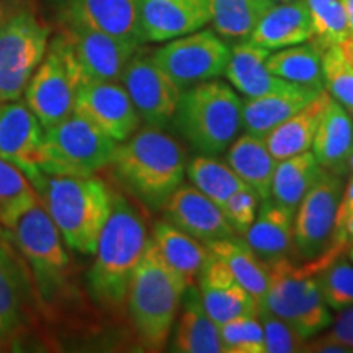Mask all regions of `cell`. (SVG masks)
Segmentation results:
<instances>
[{
    "mask_svg": "<svg viewBox=\"0 0 353 353\" xmlns=\"http://www.w3.org/2000/svg\"><path fill=\"white\" fill-rule=\"evenodd\" d=\"M57 39L79 87L90 81L120 82L125 65L139 48L130 39L81 23H61Z\"/></svg>",
    "mask_w": 353,
    "mask_h": 353,
    "instance_id": "30bf717a",
    "label": "cell"
},
{
    "mask_svg": "<svg viewBox=\"0 0 353 353\" xmlns=\"http://www.w3.org/2000/svg\"><path fill=\"white\" fill-rule=\"evenodd\" d=\"M210 0H139L143 43H162L210 23Z\"/></svg>",
    "mask_w": 353,
    "mask_h": 353,
    "instance_id": "ffe728a7",
    "label": "cell"
},
{
    "mask_svg": "<svg viewBox=\"0 0 353 353\" xmlns=\"http://www.w3.org/2000/svg\"><path fill=\"white\" fill-rule=\"evenodd\" d=\"M327 306L342 311L353 306V267L348 263L329 265L316 275Z\"/></svg>",
    "mask_w": 353,
    "mask_h": 353,
    "instance_id": "60d3db41",
    "label": "cell"
},
{
    "mask_svg": "<svg viewBox=\"0 0 353 353\" xmlns=\"http://www.w3.org/2000/svg\"><path fill=\"white\" fill-rule=\"evenodd\" d=\"M259 319L263 329L265 353H296L304 352L306 339L293 325L260 306Z\"/></svg>",
    "mask_w": 353,
    "mask_h": 353,
    "instance_id": "ab89813d",
    "label": "cell"
},
{
    "mask_svg": "<svg viewBox=\"0 0 353 353\" xmlns=\"http://www.w3.org/2000/svg\"><path fill=\"white\" fill-rule=\"evenodd\" d=\"M6 231L32 270L41 307L52 309L65 301L70 291V259L63 236L41 203Z\"/></svg>",
    "mask_w": 353,
    "mask_h": 353,
    "instance_id": "8992f818",
    "label": "cell"
},
{
    "mask_svg": "<svg viewBox=\"0 0 353 353\" xmlns=\"http://www.w3.org/2000/svg\"><path fill=\"white\" fill-rule=\"evenodd\" d=\"M260 198L252 188L237 190L228 198L226 203L221 206L224 218L231 224V228L236 231L237 236H245L249 228L252 226L255 216L259 211Z\"/></svg>",
    "mask_w": 353,
    "mask_h": 353,
    "instance_id": "b9f144b4",
    "label": "cell"
},
{
    "mask_svg": "<svg viewBox=\"0 0 353 353\" xmlns=\"http://www.w3.org/2000/svg\"><path fill=\"white\" fill-rule=\"evenodd\" d=\"M304 352H319V353H350L352 350L342 343L330 341L327 335L317 339L314 342H309L304 345Z\"/></svg>",
    "mask_w": 353,
    "mask_h": 353,
    "instance_id": "ee69618b",
    "label": "cell"
},
{
    "mask_svg": "<svg viewBox=\"0 0 353 353\" xmlns=\"http://www.w3.org/2000/svg\"><path fill=\"white\" fill-rule=\"evenodd\" d=\"M329 101L330 95L324 88V90L319 92V95L314 100L309 101L306 107H303L299 112L291 114L288 120H285L281 125L273 128L265 136L263 139L267 143L268 151L272 152V156L276 161H283V159L296 156V154H301L311 149L321 117Z\"/></svg>",
    "mask_w": 353,
    "mask_h": 353,
    "instance_id": "83f0119b",
    "label": "cell"
},
{
    "mask_svg": "<svg viewBox=\"0 0 353 353\" xmlns=\"http://www.w3.org/2000/svg\"><path fill=\"white\" fill-rule=\"evenodd\" d=\"M343 52V56L347 57V61L353 65V34H348V37L343 39V41L339 44Z\"/></svg>",
    "mask_w": 353,
    "mask_h": 353,
    "instance_id": "bcb514c9",
    "label": "cell"
},
{
    "mask_svg": "<svg viewBox=\"0 0 353 353\" xmlns=\"http://www.w3.org/2000/svg\"><path fill=\"white\" fill-rule=\"evenodd\" d=\"M325 335L330 341L342 343L353 352V306L342 309V312L335 319L334 327Z\"/></svg>",
    "mask_w": 353,
    "mask_h": 353,
    "instance_id": "7bdbcfd3",
    "label": "cell"
},
{
    "mask_svg": "<svg viewBox=\"0 0 353 353\" xmlns=\"http://www.w3.org/2000/svg\"><path fill=\"white\" fill-rule=\"evenodd\" d=\"M353 208V179L348 182L345 192L342 193L341 205H339V211H347Z\"/></svg>",
    "mask_w": 353,
    "mask_h": 353,
    "instance_id": "f6af8a7d",
    "label": "cell"
},
{
    "mask_svg": "<svg viewBox=\"0 0 353 353\" xmlns=\"http://www.w3.org/2000/svg\"><path fill=\"white\" fill-rule=\"evenodd\" d=\"M322 90L293 83L285 90L242 101V128L249 134L265 138L273 128L288 120L312 101Z\"/></svg>",
    "mask_w": 353,
    "mask_h": 353,
    "instance_id": "603a6c76",
    "label": "cell"
},
{
    "mask_svg": "<svg viewBox=\"0 0 353 353\" xmlns=\"http://www.w3.org/2000/svg\"><path fill=\"white\" fill-rule=\"evenodd\" d=\"M74 113L85 118L117 143H123L134 134L141 123L130 95L118 82L90 81L82 83L76 94Z\"/></svg>",
    "mask_w": 353,
    "mask_h": 353,
    "instance_id": "2e32d148",
    "label": "cell"
},
{
    "mask_svg": "<svg viewBox=\"0 0 353 353\" xmlns=\"http://www.w3.org/2000/svg\"><path fill=\"white\" fill-rule=\"evenodd\" d=\"M12 345H13V342L10 341V339H7L6 335L0 334V352H7Z\"/></svg>",
    "mask_w": 353,
    "mask_h": 353,
    "instance_id": "c3c4849f",
    "label": "cell"
},
{
    "mask_svg": "<svg viewBox=\"0 0 353 353\" xmlns=\"http://www.w3.org/2000/svg\"><path fill=\"white\" fill-rule=\"evenodd\" d=\"M44 128L25 101H0V157L37 182Z\"/></svg>",
    "mask_w": 353,
    "mask_h": 353,
    "instance_id": "e0dca14e",
    "label": "cell"
},
{
    "mask_svg": "<svg viewBox=\"0 0 353 353\" xmlns=\"http://www.w3.org/2000/svg\"><path fill=\"white\" fill-rule=\"evenodd\" d=\"M175 118L196 151L214 156L231 145L242 128V101L224 82L206 81L182 92Z\"/></svg>",
    "mask_w": 353,
    "mask_h": 353,
    "instance_id": "52a82bcc",
    "label": "cell"
},
{
    "mask_svg": "<svg viewBox=\"0 0 353 353\" xmlns=\"http://www.w3.org/2000/svg\"><path fill=\"white\" fill-rule=\"evenodd\" d=\"M33 187L65 245L79 254H94L112 211L113 192L107 183L95 175L41 172Z\"/></svg>",
    "mask_w": 353,
    "mask_h": 353,
    "instance_id": "7a4b0ae2",
    "label": "cell"
},
{
    "mask_svg": "<svg viewBox=\"0 0 353 353\" xmlns=\"http://www.w3.org/2000/svg\"><path fill=\"white\" fill-rule=\"evenodd\" d=\"M343 10L347 13L348 28H350V34H353V0H341Z\"/></svg>",
    "mask_w": 353,
    "mask_h": 353,
    "instance_id": "7dc6e473",
    "label": "cell"
},
{
    "mask_svg": "<svg viewBox=\"0 0 353 353\" xmlns=\"http://www.w3.org/2000/svg\"><path fill=\"white\" fill-rule=\"evenodd\" d=\"M342 247L345 245L334 244L332 249L329 247V254L309 260L303 267H294L286 257L268 263L270 281L260 306L293 325L304 339L329 327L332 317L316 275L329 267Z\"/></svg>",
    "mask_w": 353,
    "mask_h": 353,
    "instance_id": "5b68a950",
    "label": "cell"
},
{
    "mask_svg": "<svg viewBox=\"0 0 353 353\" xmlns=\"http://www.w3.org/2000/svg\"><path fill=\"white\" fill-rule=\"evenodd\" d=\"M38 203L37 190L23 172L0 157V226L12 229Z\"/></svg>",
    "mask_w": 353,
    "mask_h": 353,
    "instance_id": "e575fe53",
    "label": "cell"
},
{
    "mask_svg": "<svg viewBox=\"0 0 353 353\" xmlns=\"http://www.w3.org/2000/svg\"><path fill=\"white\" fill-rule=\"evenodd\" d=\"M51 30L28 6L8 7L0 23V101L20 100L50 46Z\"/></svg>",
    "mask_w": 353,
    "mask_h": 353,
    "instance_id": "ba28073f",
    "label": "cell"
},
{
    "mask_svg": "<svg viewBox=\"0 0 353 353\" xmlns=\"http://www.w3.org/2000/svg\"><path fill=\"white\" fill-rule=\"evenodd\" d=\"M196 281L203 306L218 325L242 316L259 317L260 303L234 278L228 265L210 250Z\"/></svg>",
    "mask_w": 353,
    "mask_h": 353,
    "instance_id": "ac0fdd59",
    "label": "cell"
},
{
    "mask_svg": "<svg viewBox=\"0 0 353 353\" xmlns=\"http://www.w3.org/2000/svg\"><path fill=\"white\" fill-rule=\"evenodd\" d=\"M154 61L180 90L226 72L231 48L211 30L183 34L152 52Z\"/></svg>",
    "mask_w": 353,
    "mask_h": 353,
    "instance_id": "8fae6325",
    "label": "cell"
},
{
    "mask_svg": "<svg viewBox=\"0 0 353 353\" xmlns=\"http://www.w3.org/2000/svg\"><path fill=\"white\" fill-rule=\"evenodd\" d=\"M120 82L148 126L161 128L175 117L182 90L156 64L152 52L138 48L125 65Z\"/></svg>",
    "mask_w": 353,
    "mask_h": 353,
    "instance_id": "9a60e30c",
    "label": "cell"
},
{
    "mask_svg": "<svg viewBox=\"0 0 353 353\" xmlns=\"http://www.w3.org/2000/svg\"><path fill=\"white\" fill-rule=\"evenodd\" d=\"M162 210L165 221L196 241L205 242V245L213 241L237 236L219 206L203 195L196 187L180 185L167 198Z\"/></svg>",
    "mask_w": 353,
    "mask_h": 353,
    "instance_id": "d6986e66",
    "label": "cell"
},
{
    "mask_svg": "<svg viewBox=\"0 0 353 353\" xmlns=\"http://www.w3.org/2000/svg\"><path fill=\"white\" fill-rule=\"evenodd\" d=\"M206 247L210 252L218 255L228 265L234 278L259 303H262L268 290L270 272H268V265L250 249V245L245 241L239 239V236H234L228 239L213 241L206 244Z\"/></svg>",
    "mask_w": 353,
    "mask_h": 353,
    "instance_id": "4dcf8cb0",
    "label": "cell"
},
{
    "mask_svg": "<svg viewBox=\"0 0 353 353\" xmlns=\"http://www.w3.org/2000/svg\"><path fill=\"white\" fill-rule=\"evenodd\" d=\"M223 352L265 353L263 329L259 317L242 316L219 325Z\"/></svg>",
    "mask_w": 353,
    "mask_h": 353,
    "instance_id": "f35d334b",
    "label": "cell"
},
{
    "mask_svg": "<svg viewBox=\"0 0 353 353\" xmlns=\"http://www.w3.org/2000/svg\"><path fill=\"white\" fill-rule=\"evenodd\" d=\"M61 23H81L143 44L139 0H56Z\"/></svg>",
    "mask_w": 353,
    "mask_h": 353,
    "instance_id": "44dd1931",
    "label": "cell"
},
{
    "mask_svg": "<svg viewBox=\"0 0 353 353\" xmlns=\"http://www.w3.org/2000/svg\"><path fill=\"white\" fill-rule=\"evenodd\" d=\"M275 2H291V0H275Z\"/></svg>",
    "mask_w": 353,
    "mask_h": 353,
    "instance_id": "816d5d0a",
    "label": "cell"
},
{
    "mask_svg": "<svg viewBox=\"0 0 353 353\" xmlns=\"http://www.w3.org/2000/svg\"><path fill=\"white\" fill-rule=\"evenodd\" d=\"M118 143L72 113L44 130L39 169L54 175H95L112 162Z\"/></svg>",
    "mask_w": 353,
    "mask_h": 353,
    "instance_id": "9c48e42d",
    "label": "cell"
},
{
    "mask_svg": "<svg viewBox=\"0 0 353 353\" xmlns=\"http://www.w3.org/2000/svg\"><path fill=\"white\" fill-rule=\"evenodd\" d=\"M275 0H210L214 33L226 39H247Z\"/></svg>",
    "mask_w": 353,
    "mask_h": 353,
    "instance_id": "836d02e7",
    "label": "cell"
},
{
    "mask_svg": "<svg viewBox=\"0 0 353 353\" xmlns=\"http://www.w3.org/2000/svg\"><path fill=\"white\" fill-rule=\"evenodd\" d=\"M148 244V229L141 211L126 196L113 193L112 211L101 229L95 262L88 272V291L108 312H120L128 288Z\"/></svg>",
    "mask_w": 353,
    "mask_h": 353,
    "instance_id": "6da1fadb",
    "label": "cell"
},
{
    "mask_svg": "<svg viewBox=\"0 0 353 353\" xmlns=\"http://www.w3.org/2000/svg\"><path fill=\"white\" fill-rule=\"evenodd\" d=\"M226 164L260 200L272 198V180L278 161L268 151L263 138L245 132L228 148Z\"/></svg>",
    "mask_w": 353,
    "mask_h": 353,
    "instance_id": "f1b7e54d",
    "label": "cell"
},
{
    "mask_svg": "<svg viewBox=\"0 0 353 353\" xmlns=\"http://www.w3.org/2000/svg\"><path fill=\"white\" fill-rule=\"evenodd\" d=\"M350 259H352V262H353V245H352V249H350Z\"/></svg>",
    "mask_w": 353,
    "mask_h": 353,
    "instance_id": "f907efd6",
    "label": "cell"
},
{
    "mask_svg": "<svg viewBox=\"0 0 353 353\" xmlns=\"http://www.w3.org/2000/svg\"><path fill=\"white\" fill-rule=\"evenodd\" d=\"M187 283L176 273L156 242L148 239L128 288V312L143 345L161 350L169 341Z\"/></svg>",
    "mask_w": 353,
    "mask_h": 353,
    "instance_id": "277c9868",
    "label": "cell"
},
{
    "mask_svg": "<svg viewBox=\"0 0 353 353\" xmlns=\"http://www.w3.org/2000/svg\"><path fill=\"white\" fill-rule=\"evenodd\" d=\"M348 164H350V167L353 169V145H352V152H350V157H348Z\"/></svg>",
    "mask_w": 353,
    "mask_h": 353,
    "instance_id": "681fc988",
    "label": "cell"
},
{
    "mask_svg": "<svg viewBox=\"0 0 353 353\" xmlns=\"http://www.w3.org/2000/svg\"><path fill=\"white\" fill-rule=\"evenodd\" d=\"M352 145L353 125L350 117L339 101L330 99L312 139V154L322 169L342 174L350 157Z\"/></svg>",
    "mask_w": 353,
    "mask_h": 353,
    "instance_id": "4316f807",
    "label": "cell"
},
{
    "mask_svg": "<svg viewBox=\"0 0 353 353\" xmlns=\"http://www.w3.org/2000/svg\"><path fill=\"white\" fill-rule=\"evenodd\" d=\"M39 307L32 270L3 231L0 236V334L15 342L33 327Z\"/></svg>",
    "mask_w": 353,
    "mask_h": 353,
    "instance_id": "7c38bea8",
    "label": "cell"
},
{
    "mask_svg": "<svg viewBox=\"0 0 353 353\" xmlns=\"http://www.w3.org/2000/svg\"><path fill=\"white\" fill-rule=\"evenodd\" d=\"M343 193L337 174L322 170L319 179L309 188L294 218V245L304 259L321 257L334 241L335 218Z\"/></svg>",
    "mask_w": 353,
    "mask_h": 353,
    "instance_id": "5bb4252c",
    "label": "cell"
},
{
    "mask_svg": "<svg viewBox=\"0 0 353 353\" xmlns=\"http://www.w3.org/2000/svg\"><path fill=\"white\" fill-rule=\"evenodd\" d=\"M265 64L276 77L314 90H324L321 51L311 41L278 50L268 54Z\"/></svg>",
    "mask_w": 353,
    "mask_h": 353,
    "instance_id": "d6a6232c",
    "label": "cell"
},
{
    "mask_svg": "<svg viewBox=\"0 0 353 353\" xmlns=\"http://www.w3.org/2000/svg\"><path fill=\"white\" fill-rule=\"evenodd\" d=\"M311 17V43L321 52L337 46L350 34L347 13L341 0H304Z\"/></svg>",
    "mask_w": 353,
    "mask_h": 353,
    "instance_id": "8d00e7d4",
    "label": "cell"
},
{
    "mask_svg": "<svg viewBox=\"0 0 353 353\" xmlns=\"http://www.w3.org/2000/svg\"><path fill=\"white\" fill-rule=\"evenodd\" d=\"M3 231H6V229H3L2 226H0V236H2V234H3Z\"/></svg>",
    "mask_w": 353,
    "mask_h": 353,
    "instance_id": "f5cc1de1",
    "label": "cell"
},
{
    "mask_svg": "<svg viewBox=\"0 0 353 353\" xmlns=\"http://www.w3.org/2000/svg\"><path fill=\"white\" fill-rule=\"evenodd\" d=\"M311 17L304 0L273 3L255 25L249 41L273 51L311 41Z\"/></svg>",
    "mask_w": 353,
    "mask_h": 353,
    "instance_id": "7402d4cb",
    "label": "cell"
},
{
    "mask_svg": "<svg viewBox=\"0 0 353 353\" xmlns=\"http://www.w3.org/2000/svg\"><path fill=\"white\" fill-rule=\"evenodd\" d=\"M77 88L76 76L65 59L59 39L54 37L25 88V103L44 130H50L74 113Z\"/></svg>",
    "mask_w": 353,
    "mask_h": 353,
    "instance_id": "4fadbf2b",
    "label": "cell"
},
{
    "mask_svg": "<svg viewBox=\"0 0 353 353\" xmlns=\"http://www.w3.org/2000/svg\"><path fill=\"white\" fill-rule=\"evenodd\" d=\"M110 165L118 182L152 210H161L185 179L183 149L156 126L118 143Z\"/></svg>",
    "mask_w": 353,
    "mask_h": 353,
    "instance_id": "3957f363",
    "label": "cell"
},
{
    "mask_svg": "<svg viewBox=\"0 0 353 353\" xmlns=\"http://www.w3.org/2000/svg\"><path fill=\"white\" fill-rule=\"evenodd\" d=\"M188 179L216 205L223 206L232 193L247 188L231 167L211 156H198L187 167Z\"/></svg>",
    "mask_w": 353,
    "mask_h": 353,
    "instance_id": "d590c367",
    "label": "cell"
},
{
    "mask_svg": "<svg viewBox=\"0 0 353 353\" xmlns=\"http://www.w3.org/2000/svg\"><path fill=\"white\" fill-rule=\"evenodd\" d=\"M322 170L314 154L309 151L278 161L272 180L273 200L286 208L296 210Z\"/></svg>",
    "mask_w": 353,
    "mask_h": 353,
    "instance_id": "1f68e13d",
    "label": "cell"
},
{
    "mask_svg": "<svg viewBox=\"0 0 353 353\" xmlns=\"http://www.w3.org/2000/svg\"><path fill=\"white\" fill-rule=\"evenodd\" d=\"M174 332V350L180 353H221L219 325L211 319L201 303L198 286H188L182 298Z\"/></svg>",
    "mask_w": 353,
    "mask_h": 353,
    "instance_id": "484cf974",
    "label": "cell"
},
{
    "mask_svg": "<svg viewBox=\"0 0 353 353\" xmlns=\"http://www.w3.org/2000/svg\"><path fill=\"white\" fill-rule=\"evenodd\" d=\"M325 92L335 101L353 110V65L343 56L341 46H330L321 52Z\"/></svg>",
    "mask_w": 353,
    "mask_h": 353,
    "instance_id": "74e56055",
    "label": "cell"
},
{
    "mask_svg": "<svg viewBox=\"0 0 353 353\" xmlns=\"http://www.w3.org/2000/svg\"><path fill=\"white\" fill-rule=\"evenodd\" d=\"M152 241L165 262L182 276L187 286L196 285L203 262L208 255V247L201 245L200 241L180 231L169 221H159L154 224Z\"/></svg>",
    "mask_w": 353,
    "mask_h": 353,
    "instance_id": "f546056e",
    "label": "cell"
},
{
    "mask_svg": "<svg viewBox=\"0 0 353 353\" xmlns=\"http://www.w3.org/2000/svg\"><path fill=\"white\" fill-rule=\"evenodd\" d=\"M268 54L270 51L257 46L249 39H244L231 50V57L224 74L229 82L247 99L273 94L293 85V82L276 77L268 70L265 64Z\"/></svg>",
    "mask_w": 353,
    "mask_h": 353,
    "instance_id": "d4e9b609",
    "label": "cell"
},
{
    "mask_svg": "<svg viewBox=\"0 0 353 353\" xmlns=\"http://www.w3.org/2000/svg\"><path fill=\"white\" fill-rule=\"evenodd\" d=\"M245 242L267 265L285 259L294 244V210L270 198L263 200Z\"/></svg>",
    "mask_w": 353,
    "mask_h": 353,
    "instance_id": "cb8c5ba5",
    "label": "cell"
}]
</instances>
